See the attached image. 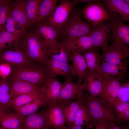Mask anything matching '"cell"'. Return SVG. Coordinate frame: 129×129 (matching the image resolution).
<instances>
[{
  "label": "cell",
  "instance_id": "ac0fdd59",
  "mask_svg": "<svg viewBox=\"0 0 129 129\" xmlns=\"http://www.w3.org/2000/svg\"><path fill=\"white\" fill-rule=\"evenodd\" d=\"M84 80L81 85L84 90H86L91 96H99L102 90V80L97 72L86 69Z\"/></svg>",
  "mask_w": 129,
  "mask_h": 129
},
{
  "label": "cell",
  "instance_id": "9c48e42d",
  "mask_svg": "<svg viewBox=\"0 0 129 129\" xmlns=\"http://www.w3.org/2000/svg\"><path fill=\"white\" fill-rule=\"evenodd\" d=\"M112 20L102 23L93 28L91 38L94 47H101L103 51L109 46L108 42L111 40Z\"/></svg>",
  "mask_w": 129,
  "mask_h": 129
},
{
  "label": "cell",
  "instance_id": "4dcf8cb0",
  "mask_svg": "<svg viewBox=\"0 0 129 129\" xmlns=\"http://www.w3.org/2000/svg\"><path fill=\"white\" fill-rule=\"evenodd\" d=\"M59 1L58 0H42L38 7L36 23L45 21Z\"/></svg>",
  "mask_w": 129,
  "mask_h": 129
},
{
  "label": "cell",
  "instance_id": "7402d4cb",
  "mask_svg": "<svg viewBox=\"0 0 129 129\" xmlns=\"http://www.w3.org/2000/svg\"><path fill=\"white\" fill-rule=\"evenodd\" d=\"M70 61L72 63L71 70L74 75L78 78V82L82 83L86 75L87 65L83 56L75 51L71 52L69 55Z\"/></svg>",
  "mask_w": 129,
  "mask_h": 129
},
{
  "label": "cell",
  "instance_id": "836d02e7",
  "mask_svg": "<svg viewBox=\"0 0 129 129\" xmlns=\"http://www.w3.org/2000/svg\"><path fill=\"white\" fill-rule=\"evenodd\" d=\"M7 80L1 79L0 80V108L5 111L9 107L12 98Z\"/></svg>",
  "mask_w": 129,
  "mask_h": 129
},
{
  "label": "cell",
  "instance_id": "5bb4252c",
  "mask_svg": "<svg viewBox=\"0 0 129 129\" xmlns=\"http://www.w3.org/2000/svg\"><path fill=\"white\" fill-rule=\"evenodd\" d=\"M128 67L126 60L118 64H114L102 61L100 71L97 72L102 80L123 78Z\"/></svg>",
  "mask_w": 129,
  "mask_h": 129
},
{
  "label": "cell",
  "instance_id": "8d00e7d4",
  "mask_svg": "<svg viewBox=\"0 0 129 129\" xmlns=\"http://www.w3.org/2000/svg\"><path fill=\"white\" fill-rule=\"evenodd\" d=\"M90 119V113L85 102L81 105L76 114L73 124L82 127L89 122Z\"/></svg>",
  "mask_w": 129,
  "mask_h": 129
},
{
  "label": "cell",
  "instance_id": "d6a6232c",
  "mask_svg": "<svg viewBox=\"0 0 129 129\" xmlns=\"http://www.w3.org/2000/svg\"><path fill=\"white\" fill-rule=\"evenodd\" d=\"M41 0H25V7L28 27L36 23L38 7Z\"/></svg>",
  "mask_w": 129,
  "mask_h": 129
},
{
  "label": "cell",
  "instance_id": "484cf974",
  "mask_svg": "<svg viewBox=\"0 0 129 129\" xmlns=\"http://www.w3.org/2000/svg\"><path fill=\"white\" fill-rule=\"evenodd\" d=\"M50 102L45 96L38 98L23 106L14 108L15 112L24 117L34 113L41 107L48 104Z\"/></svg>",
  "mask_w": 129,
  "mask_h": 129
},
{
  "label": "cell",
  "instance_id": "74e56055",
  "mask_svg": "<svg viewBox=\"0 0 129 129\" xmlns=\"http://www.w3.org/2000/svg\"><path fill=\"white\" fill-rule=\"evenodd\" d=\"M129 81L120 83L116 101L129 102Z\"/></svg>",
  "mask_w": 129,
  "mask_h": 129
},
{
  "label": "cell",
  "instance_id": "4316f807",
  "mask_svg": "<svg viewBox=\"0 0 129 129\" xmlns=\"http://www.w3.org/2000/svg\"><path fill=\"white\" fill-rule=\"evenodd\" d=\"M85 101L76 100L69 102L63 105L65 124L67 125L73 124L75 116L81 105Z\"/></svg>",
  "mask_w": 129,
  "mask_h": 129
},
{
  "label": "cell",
  "instance_id": "7bdbcfd3",
  "mask_svg": "<svg viewBox=\"0 0 129 129\" xmlns=\"http://www.w3.org/2000/svg\"><path fill=\"white\" fill-rule=\"evenodd\" d=\"M81 127L76 126L73 124L65 126L64 129H82Z\"/></svg>",
  "mask_w": 129,
  "mask_h": 129
},
{
  "label": "cell",
  "instance_id": "ffe728a7",
  "mask_svg": "<svg viewBox=\"0 0 129 129\" xmlns=\"http://www.w3.org/2000/svg\"><path fill=\"white\" fill-rule=\"evenodd\" d=\"M7 80L9 86L12 98L32 92L38 89L40 87L11 76Z\"/></svg>",
  "mask_w": 129,
  "mask_h": 129
},
{
  "label": "cell",
  "instance_id": "681fc988",
  "mask_svg": "<svg viewBox=\"0 0 129 129\" xmlns=\"http://www.w3.org/2000/svg\"><path fill=\"white\" fill-rule=\"evenodd\" d=\"M2 129H6L3 128H2Z\"/></svg>",
  "mask_w": 129,
  "mask_h": 129
},
{
  "label": "cell",
  "instance_id": "9a60e30c",
  "mask_svg": "<svg viewBox=\"0 0 129 129\" xmlns=\"http://www.w3.org/2000/svg\"><path fill=\"white\" fill-rule=\"evenodd\" d=\"M61 42L70 53L75 51L83 55L86 51L94 47L91 35L64 38Z\"/></svg>",
  "mask_w": 129,
  "mask_h": 129
},
{
  "label": "cell",
  "instance_id": "7dc6e473",
  "mask_svg": "<svg viewBox=\"0 0 129 129\" xmlns=\"http://www.w3.org/2000/svg\"><path fill=\"white\" fill-rule=\"evenodd\" d=\"M124 1L125 3L129 5V0H124Z\"/></svg>",
  "mask_w": 129,
  "mask_h": 129
},
{
  "label": "cell",
  "instance_id": "5b68a950",
  "mask_svg": "<svg viewBox=\"0 0 129 129\" xmlns=\"http://www.w3.org/2000/svg\"><path fill=\"white\" fill-rule=\"evenodd\" d=\"M76 4L75 0L60 1L45 21L58 31L61 35L64 25Z\"/></svg>",
  "mask_w": 129,
  "mask_h": 129
},
{
  "label": "cell",
  "instance_id": "e575fe53",
  "mask_svg": "<svg viewBox=\"0 0 129 129\" xmlns=\"http://www.w3.org/2000/svg\"><path fill=\"white\" fill-rule=\"evenodd\" d=\"M116 118L120 124L129 123V103L116 101L114 106Z\"/></svg>",
  "mask_w": 129,
  "mask_h": 129
},
{
  "label": "cell",
  "instance_id": "f907efd6",
  "mask_svg": "<svg viewBox=\"0 0 129 129\" xmlns=\"http://www.w3.org/2000/svg\"></svg>",
  "mask_w": 129,
  "mask_h": 129
},
{
  "label": "cell",
  "instance_id": "ab89813d",
  "mask_svg": "<svg viewBox=\"0 0 129 129\" xmlns=\"http://www.w3.org/2000/svg\"><path fill=\"white\" fill-rule=\"evenodd\" d=\"M12 72L11 66L6 63L0 64V76L2 79L6 80Z\"/></svg>",
  "mask_w": 129,
  "mask_h": 129
},
{
  "label": "cell",
  "instance_id": "f546056e",
  "mask_svg": "<svg viewBox=\"0 0 129 129\" xmlns=\"http://www.w3.org/2000/svg\"><path fill=\"white\" fill-rule=\"evenodd\" d=\"M70 54L61 42H58L53 47L48 50L47 55L49 59L69 63Z\"/></svg>",
  "mask_w": 129,
  "mask_h": 129
},
{
  "label": "cell",
  "instance_id": "f6af8a7d",
  "mask_svg": "<svg viewBox=\"0 0 129 129\" xmlns=\"http://www.w3.org/2000/svg\"><path fill=\"white\" fill-rule=\"evenodd\" d=\"M12 1L10 0H0V6L9 4Z\"/></svg>",
  "mask_w": 129,
  "mask_h": 129
},
{
  "label": "cell",
  "instance_id": "b9f144b4",
  "mask_svg": "<svg viewBox=\"0 0 129 129\" xmlns=\"http://www.w3.org/2000/svg\"><path fill=\"white\" fill-rule=\"evenodd\" d=\"M108 129H126L127 126L122 127H119L115 123V122L113 121H108Z\"/></svg>",
  "mask_w": 129,
  "mask_h": 129
},
{
  "label": "cell",
  "instance_id": "2e32d148",
  "mask_svg": "<svg viewBox=\"0 0 129 129\" xmlns=\"http://www.w3.org/2000/svg\"><path fill=\"white\" fill-rule=\"evenodd\" d=\"M103 5L111 17L129 21V5L124 0H104Z\"/></svg>",
  "mask_w": 129,
  "mask_h": 129
},
{
  "label": "cell",
  "instance_id": "ee69618b",
  "mask_svg": "<svg viewBox=\"0 0 129 129\" xmlns=\"http://www.w3.org/2000/svg\"><path fill=\"white\" fill-rule=\"evenodd\" d=\"M76 4L81 2H88V3L91 2H97L98 1L94 0H75Z\"/></svg>",
  "mask_w": 129,
  "mask_h": 129
},
{
  "label": "cell",
  "instance_id": "d590c367",
  "mask_svg": "<svg viewBox=\"0 0 129 129\" xmlns=\"http://www.w3.org/2000/svg\"><path fill=\"white\" fill-rule=\"evenodd\" d=\"M24 26L16 21L9 12L5 23V30L14 34L22 37L26 32Z\"/></svg>",
  "mask_w": 129,
  "mask_h": 129
},
{
  "label": "cell",
  "instance_id": "60d3db41",
  "mask_svg": "<svg viewBox=\"0 0 129 129\" xmlns=\"http://www.w3.org/2000/svg\"><path fill=\"white\" fill-rule=\"evenodd\" d=\"M95 129H108V121L102 120L96 122L93 124Z\"/></svg>",
  "mask_w": 129,
  "mask_h": 129
},
{
  "label": "cell",
  "instance_id": "d6986e66",
  "mask_svg": "<svg viewBox=\"0 0 129 129\" xmlns=\"http://www.w3.org/2000/svg\"><path fill=\"white\" fill-rule=\"evenodd\" d=\"M45 66L49 78H56L57 76L61 75L65 79H72L73 75L69 63L49 58Z\"/></svg>",
  "mask_w": 129,
  "mask_h": 129
},
{
  "label": "cell",
  "instance_id": "8992f818",
  "mask_svg": "<svg viewBox=\"0 0 129 129\" xmlns=\"http://www.w3.org/2000/svg\"><path fill=\"white\" fill-rule=\"evenodd\" d=\"M83 17L93 27L106 20L113 19L103 4L99 2H91L81 10Z\"/></svg>",
  "mask_w": 129,
  "mask_h": 129
},
{
  "label": "cell",
  "instance_id": "7a4b0ae2",
  "mask_svg": "<svg viewBox=\"0 0 129 129\" xmlns=\"http://www.w3.org/2000/svg\"><path fill=\"white\" fill-rule=\"evenodd\" d=\"M85 102L90 115L89 122L85 125V129L92 128L95 122L100 121H113L120 124L116 118L114 110L100 98L88 94L85 95Z\"/></svg>",
  "mask_w": 129,
  "mask_h": 129
},
{
  "label": "cell",
  "instance_id": "e0dca14e",
  "mask_svg": "<svg viewBox=\"0 0 129 129\" xmlns=\"http://www.w3.org/2000/svg\"><path fill=\"white\" fill-rule=\"evenodd\" d=\"M113 18L111 30L113 44L129 45V25L124 23L118 18Z\"/></svg>",
  "mask_w": 129,
  "mask_h": 129
},
{
  "label": "cell",
  "instance_id": "52a82bcc",
  "mask_svg": "<svg viewBox=\"0 0 129 129\" xmlns=\"http://www.w3.org/2000/svg\"><path fill=\"white\" fill-rule=\"evenodd\" d=\"M3 63L13 67L29 66L35 64L27 59L19 45L0 51V64Z\"/></svg>",
  "mask_w": 129,
  "mask_h": 129
},
{
  "label": "cell",
  "instance_id": "603a6c76",
  "mask_svg": "<svg viewBox=\"0 0 129 129\" xmlns=\"http://www.w3.org/2000/svg\"><path fill=\"white\" fill-rule=\"evenodd\" d=\"M40 88L50 102H58L61 94V83L56 78H48Z\"/></svg>",
  "mask_w": 129,
  "mask_h": 129
},
{
  "label": "cell",
  "instance_id": "83f0119b",
  "mask_svg": "<svg viewBox=\"0 0 129 129\" xmlns=\"http://www.w3.org/2000/svg\"><path fill=\"white\" fill-rule=\"evenodd\" d=\"M25 117L16 112H6L0 118V124L2 128L14 129L19 127L24 122Z\"/></svg>",
  "mask_w": 129,
  "mask_h": 129
},
{
  "label": "cell",
  "instance_id": "f35d334b",
  "mask_svg": "<svg viewBox=\"0 0 129 129\" xmlns=\"http://www.w3.org/2000/svg\"><path fill=\"white\" fill-rule=\"evenodd\" d=\"M9 4L0 6V33L5 30V23L9 12Z\"/></svg>",
  "mask_w": 129,
  "mask_h": 129
},
{
  "label": "cell",
  "instance_id": "cb8c5ba5",
  "mask_svg": "<svg viewBox=\"0 0 129 129\" xmlns=\"http://www.w3.org/2000/svg\"><path fill=\"white\" fill-rule=\"evenodd\" d=\"M25 0L12 1L9 5V12L17 22L25 27H28L25 10Z\"/></svg>",
  "mask_w": 129,
  "mask_h": 129
},
{
  "label": "cell",
  "instance_id": "c3c4849f",
  "mask_svg": "<svg viewBox=\"0 0 129 129\" xmlns=\"http://www.w3.org/2000/svg\"><path fill=\"white\" fill-rule=\"evenodd\" d=\"M0 129H2V128L1 126H0Z\"/></svg>",
  "mask_w": 129,
  "mask_h": 129
},
{
  "label": "cell",
  "instance_id": "30bf717a",
  "mask_svg": "<svg viewBox=\"0 0 129 129\" xmlns=\"http://www.w3.org/2000/svg\"><path fill=\"white\" fill-rule=\"evenodd\" d=\"M122 77L102 80L100 98L107 103L113 110Z\"/></svg>",
  "mask_w": 129,
  "mask_h": 129
},
{
  "label": "cell",
  "instance_id": "3957f363",
  "mask_svg": "<svg viewBox=\"0 0 129 129\" xmlns=\"http://www.w3.org/2000/svg\"><path fill=\"white\" fill-rule=\"evenodd\" d=\"M10 76L39 87L42 86L49 78L45 66L37 64L29 66L13 67Z\"/></svg>",
  "mask_w": 129,
  "mask_h": 129
},
{
  "label": "cell",
  "instance_id": "1f68e13d",
  "mask_svg": "<svg viewBox=\"0 0 129 129\" xmlns=\"http://www.w3.org/2000/svg\"><path fill=\"white\" fill-rule=\"evenodd\" d=\"M22 37L6 30L0 33V51L19 45Z\"/></svg>",
  "mask_w": 129,
  "mask_h": 129
},
{
  "label": "cell",
  "instance_id": "6da1fadb",
  "mask_svg": "<svg viewBox=\"0 0 129 129\" xmlns=\"http://www.w3.org/2000/svg\"><path fill=\"white\" fill-rule=\"evenodd\" d=\"M19 46L31 62L45 66L48 59V47L34 32H26L22 37Z\"/></svg>",
  "mask_w": 129,
  "mask_h": 129
},
{
  "label": "cell",
  "instance_id": "f1b7e54d",
  "mask_svg": "<svg viewBox=\"0 0 129 129\" xmlns=\"http://www.w3.org/2000/svg\"><path fill=\"white\" fill-rule=\"evenodd\" d=\"M40 87L38 89L32 92L12 98L10 101L9 107L14 109L21 107L38 98L45 96L41 91Z\"/></svg>",
  "mask_w": 129,
  "mask_h": 129
},
{
  "label": "cell",
  "instance_id": "277c9868",
  "mask_svg": "<svg viewBox=\"0 0 129 129\" xmlns=\"http://www.w3.org/2000/svg\"><path fill=\"white\" fill-rule=\"evenodd\" d=\"M72 12L64 25L61 35L64 39L91 35L93 27L83 20L81 10L74 11Z\"/></svg>",
  "mask_w": 129,
  "mask_h": 129
},
{
  "label": "cell",
  "instance_id": "8fae6325",
  "mask_svg": "<svg viewBox=\"0 0 129 129\" xmlns=\"http://www.w3.org/2000/svg\"><path fill=\"white\" fill-rule=\"evenodd\" d=\"M36 24L34 34L47 46L48 50L53 47L58 42L56 38L61 35L60 32L46 21Z\"/></svg>",
  "mask_w": 129,
  "mask_h": 129
},
{
  "label": "cell",
  "instance_id": "ba28073f",
  "mask_svg": "<svg viewBox=\"0 0 129 129\" xmlns=\"http://www.w3.org/2000/svg\"><path fill=\"white\" fill-rule=\"evenodd\" d=\"M65 79L64 82L61 83V94L58 102L63 105L74 99L85 101V95L81 83L78 82H75L72 79Z\"/></svg>",
  "mask_w": 129,
  "mask_h": 129
},
{
  "label": "cell",
  "instance_id": "bcb514c9",
  "mask_svg": "<svg viewBox=\"0 0 129 129\" xmlns=\"http://www.w3.org/2000/svg\"><path fill=\"white\" fill-rule=\"evenodd\" d=\"M6 112L5 111L0 108V118Z\"/></svg>",
  "mask_w": 129,
  "mask_h": 129
},
{
  "label": "cell",
  "instance_id": "4fadbf2b",
  "mask_svg": "<svg viewBox=\"0 0 129 129\" xmlns=\"http://www.w3.org/2000/svg\"><path fill=\"white\" fill-rule=\"evenodd\" d=\"M129 55V45L113 44L103 51L102 61L118 64L126 60Z\"/></svg>",
  "mask_w": 129,
  "mask_h": 129
},
{
  "label": "cell",
  "instance_id": "d4e9b609",
  "mask_svg": "<svg viewBox=\"0 0 129 129\" xmlns=\"http://www.w3.org/2000/svg\"><path fill=\"white\" fill-rule=\"evenodd\" d=\"M99 48L93 47L86 51L83 54L87 65V69L90 70L100 71L102 59V55L97 51Z\"/></svg>",
  "mask_w": 129,
  "mask_h": 129
},
{
  "label": "cell",
  "instance_id": "7c38bea8",
  "mask_svg": "<svg viewBox=\"0 0 129 129\" xmlns=\"http://www.w3.org/2000/svg\"><path fill=\"white\" fill-rule=\"evenodd\" d=\"M21 129H52L46 111L43 110L27 116L19 126Z\"/></svg>",
  "mask_w": 129,
  "mask_h": 129
},
{
  "label": "cell",
  "instance_id": "44dd1931",
  "mask_svg": "<svg viewBox=\"0 0 129 129\" xmlns=\"http://www.w3.org/2000/svg\"><path fill=\"white\" fill-rule=\"evenodd\" d=\"M46 111L54 129H64L65 121L62 106L58 102L49 103Z\"/></svg>",
  "mask_w": 129,
  "mask_h": 129
}]
</instances>
